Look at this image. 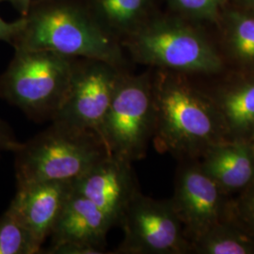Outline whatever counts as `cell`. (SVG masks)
<instances>
[{"label": "cell", "instance_id": "ba28073f", "mask_svg": "<svg viewBox=\"0 0 254 254\" xmlns=\"http://www.w3.org/2000/svg\"><path fill=\"white\" fill-rule=\"evenodd\" d=\"M82 60L76 62L67 93L51 120L57 126L98 135L124 71L106 62Z\"/></svg>", "mask_w": 254, "mask_h": 254}, {"label": "cell", "instance_id": "9c48e42d", "mask_svg": "<svg viewBox=\"0 0 254 254\" xmlns=\"http://www.w3.org/2000/svg\"><path fill=\"white\" fill-rule=\"evenodd\" d=\"M224 196L200 164L180 170L171 201L190 243L225 218L228 201Z\"/></svg>", "mask_w": 254, "mask_h": 254}, {"label": "cell", "instance_id": "ffe728a7", "mask_svg": "<svg viewBox=\"0 0 254 254\" xmlns=\"http://www.w3.org/2000/svg\"><path fill=\"white\" fill-rule=\"evenodd\" d=\"M230 0H169L171 6L185 17L194 20H217Z\"/></svg>", "mask_w": 254, "mask_h": 254}, {"label": "cell", "instance_id": "603a6c76", "mask_svg": "<svg viewBox=\"0 0 254 254\" xmlns=\"http://www.w3.org/2000/svg\"><path fill=\"white\" fill-rule=\"evenodd\" d=\"M23 143L19 142L12 131L2 120H0V151H11L16 153Z\"/></svg>", "mask_w": 254, "mask_h": 254}, {"label": "cell", "instance_id": "277c9868", "mask_svg": "<svg viewBox=\"0 0 254 254\" xmlns=\"http://www.w3.org/2000/svg\"><path fill=\"white\" fill-rule=\"evenodd\" d=\"M126 46L134 60L183 74H213L223 69L217 48L200 30L175 19H159L128 34Z\"/></svg>", "mask_w": 254, "mask_h": 254}, {"label": "cell", "instance_id": "9a60e30c", "mask_svg": "<svg viewBox=\"0 0 254 254\" xmlns=\"http://www.w3.org/2000/svg\"><path fill=\"white\" fill-rule=\"evenodd\" d=\"M223 42L228 55L236 63L254 70V13L249 9L223 12Z\"/></svg>", "mask_w": 254, "mask_h": 254}, {"label": "cell", "instance_id": "4fadbf2b", "mask_svg": "<svg viewBox=\"0 0 254 254\" xmlns=\"http://www.w3.org/2000/svg\"><path fill=\"white\" fill-rule=\"evenodd\" d=\"M201 157L200 168L225 194L244 190L254 182V151L250 140L220 141Z\"/></svg>", "mask_w": 254, "mask_h": 254}, {"label": "cell", "instance_id": "484cf974", "mask_svg": "<svg viewBox=\"0 0 254 254\" xmlns=\"http://www.w3.org/2000/svg\"><path fill=\"white\" fill-rule=\"evenodd\" d=\"M251 141V143H252V145H253V148H254V136L250 140Z\"/></svg>", "mask_w": 254, "mask_h": 254}, {"label": "cell", "instance_id": "cb8c5ba5", "mask_svg": "<svg viewBox=\"0 0 254 254\" xmlns=\"http://www.w3.org/2000/svg\"><path fill=\"white\" fill-rule=\"evenodd\" d=\"M31 1L32 0H0V2H9L22 14L23 17H26L28 14Z\"/></svg>", "mask_w": 254, "mask_h": 254}, {"label": "cell", "instance_id": "e0dca14e", "mask_svg": "<svg viewBox=\"0 0 254 254\" xmlns=\"http://www.w3.org/2000/svg\"><path fill=\"white\" fill-rule=\"evenodd\" d=\"M42 254V244L10 210L0 218V254Z\"/></svg>", "mask_w": 254, "mask_h": 254}, {"label": "cell", "instance_id": "5b68a950", "mask_svg": "<svg viewBox=\"0 0 254 254\" xmlns=\"http://www.w3.org/2000/svg\"><path fill=\"white\" fill-rule=\"evenodd\" d=\"M75 60L46 50L16 49L0 78V96L32 118L52 119L68 91Z\"/></svg>", "mask_w": 254, "mask_h": 254}, {"label": "cell", "instance_id": "d4e9b609", "mask_svg": "<svg viewBox=\"0 0 254 254\" xmlns=\"http://www.w3.org/2000/svg\"><path fill=\"white\" fill-rule=\"evenodd\" d=\"M239 2L244 9H249L254 13V0H239Z\"/></svg>", "mask_w": 254, "mask_h": 254}, {"label": "cell", "instance_id": "7402d4cb", "mask_svg": "<svg viewBox=\"0 0 254 254\" xmlns=\"http://www.w3.org/2000/svg\"><path fill=\"white\" fill-rule=\"evenodd\" d=\"M27 24V17L19 19L15 22H6L0 17V41H6L10 44L20 35Z\"/></svg>", "mask_w": 254, "mask_h": 254}, {"label": "cell", "instance_id": "3957f363", "mask_svg": "<svg viewBox=\"0 0 254 254\" xmlns=\"http://www.w3.org/2000/svg\"><path fill=\"white\" fill-rule=\"evenodd\" d=\"M17 187L44 181H73L109 155L93 131L52 124L16 153Z\"/></svg>", "mask_w": 254, "mask_h": 254}, {"label": "cell", "instance_id": "30bf717a", "mask_svg": "<svg viewBox=\"0 0 254 254\" xmlns=\"http://www.w3.org/2000/svg\"><path fill=\"white\" fill-rule=\"evenodd\" d=\"M73 188L102 210L113 226H121L130 202L139 192L132 162L113 154L73 180Z\"/></svg>", "mask_w": 254, "mask_h": 254}, {"label": "cell", "instance_id": "7a4b0ae2", "mask_svg": "<svg viewBox=\"0 0 254 254\" xmlns=\"http://www.w3.org/2000/svg\"><path fill=\"white\" fill-rule=\"evenodd\" d=\"M26 17V27L12 43L15 50H46L74 59L102 61L122 68L124 57L116 38L80 9L54 5Z\"/></svg>", "mask_w": 254, "mask_h": 254}, {"label": "cell", "instance_id": "6da1fadb", "mask_svg": "<svg viewBox=\"0 0 254 254\" xmlns=\"http://www.w3.org/2000/svg\"><path fill=\"white\" fill-rule=\"evenodd\" d=\"M186 75L159 70L153 77L152 140L161 154L192 159L228 137L211 96L193 86Z\"/></svg>", "mask_w": 254, "mask_h": 254}, {"label": "cell", "instance_id": "2e32d148", "mask_svg": "<svg viewBox=\"0 0 254 254\" xmlns=\"http://www.w3.org/2000/svg\"><path fill=\"white\" fill-rule=\"evenodd\" d=\"M199 254H254V240L234 223L223 219L191 242Z\"/></svg>", "mask_w": 254, "mask_h": 254}, {"label": "cell", "instance_id": "8992f818", "mask_svg": "<svg viewBox=\"0 0 254 254\" xmlns=\"http://www.w3.org/2000/svg\"><path fill=\"white\" fill-rule=\"evenodd\" d=\"M153 77L123 73L98 136L110 154L130 162L145 156L154 131Z\"/></svg>", "mask_w": 254, "mask_h": 254}, {"label": "cell", "instance_id": "7c38bea8", "mask_svg": "<svg viewBox=\"0 0 254 254\" xmlns=\"http://www.w3.org/2000/svg\"><path fill=\"white\" fill-rule=\"evenodd\" d=\"M112 227L111 220L102 210L73 190L50 236L52 244L76 242L105 251L106 237Z\"/></svg>", "mask_w": 254, "mask_h": 254}, {"label": "cell", "instance_id": "52a82bcc", "mask_svg": "<svg viewBox=\"0 0 254 254\" xmlns=\"http://www.w3.org/2000/svg\"><path fill=\"white\" fill-rule=\"evenodd\" d=\"M121 226L124 240L115 254H184L192 252L171 200H156L140 191L130 202Z\"/></svg>", "mask_w": 254, "mask_h": 254}, {"label": "cell", "instance_id": "ac0fdd59", "mask_svg": "<svg viewBox=\"0 0 254 254\" xmlns=\"http://www.w3.org/2000/svg\"><path fill=\"white\" fill-rule=\"evenodd\" d=\"M150 0H99V8L103 16L111 27L128 34L136 28L145 13Z\"/></svg>", "mask_w": 254, "mask_h": 254}, {"label": "cell", "instance_id": "44dd1931", "mask_svg": "<svg viewBox=\"0 0 254 254\" xmlns=\"http://www.w3.org/2000/svg\"><path fill=\"white\" fill-rule=\"evenodd\" d=\"M45 254H103L105 251L94 246L76 242H63L52 244Z\"/></svg>", "mask_w": 254, "mask_h": 254}, {"label": "cell", "instance_id": "d6986e66", "mask_svg": "<svg viewBox=\"0 0 254 254\" xmlns=\"http://www.w3.org/2000/svg\"><path fill=\"white\" fill-rule=\"evenodd\" d=\"M254 240V182L238 198L227 202L225 218Z\"/></svg>", "mask_w": 254, "mask_h": 254}, {"label": "cell", "instance_id": "5bb4252c", "mask_svg": "<svg viewBox=\"0 0 254 254\" xmlns=\"http://www.w3.org/2000/svg\"><path fill=\"white\" fill-rule=\"evenodd\" d=\"M228 139L251 140L254 136V70L227 82L211 96Z\"/></svg>", "mask_w": 254, "mask_h": 254}, {"label": "cell", "instance_id": "8fae6325", "mask_svg": "<svg viewBox=\"0 0 254 254\" xmlns=\"http://www.w3.org/2000/svg\"><path fill=\"white\" fill-rule=\"evenodd\" d=\"M73 190V181H44L19 186L8 209L43 245L51 235Z\"/></svg>", "mask_w": 254, "mask_h": 254}]
</instances>
